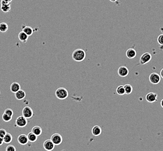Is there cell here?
<instances>
[{
    "instance_id": "52a82bcc",
    "label": "cell",
    "mask_w": 163,
    "mask_h": 151,
    "mask_svg": "<svg viewBox=\"0 0 163 151\" xmlns=\"http://www.w3.org/2000/svg\"><path fill=\"white\" fill-rule=\"evenodd\" d=\"M51 140L55 145H59L63 142V137L59 133L53 134L51 137Z\"/></svg>"
},
{
    "instance_id": "9a60e30c",
    "label": "cell",
    "mask_w": 163,
    "mask_h": 151,
    "mask_svg": "<svg viewBox=\"0 0 163 151\" xmlns=\"http://www.w3.org/2000/svg\"><path fill=\"white\" fill-rule=\"evenodd\" d=\"M22 31H24L25 34H26L28 36H32L33 35L34 30V29L31 27L30 26H25V25H23L22 27Z\"/></svg>"
},
{
    "instance_id": "e575fe53",
    "label": "cell",
    "mask_w": 163,
    "mask_h": 151,
    "mask_svg": "<svg viewBox=\"0 0 163 151\" xmlns=\"http://www.w3.org/2000/svg\"><path fill=\"white\" fill-rule=\"evenodd\" d=\"M0 94H1V91H0Z\"/></svg>"
},
{
    "instance_id": "ac0fdd59",
    "label": "cell",
    "mask_w": 163,
    "mask_h": 151,
    "mask_svg": "<svg viewBox=\"0 0 163 151\" xmlns=\"http://www.w3.org/2000/svg\"><path fill=\"white\" fill-rule=\"evenodd\" d=\"M18 39L21 42L25 43L28 41V40L29 39V36L26 34H25V33L24 31H22L19 33Z\"/></svg>"
},
{
    "instance_id": "d6986e66",
    "label": "cell",
    "mask_w": 163,
    "mask_h": 151,
    "mask_svg": "<svg viewBox=\"0 0 163 151\" xmlns=\"http://www.w3.org/2000/svg\"><path fill=\"white\" fill-rule=\"evenodd\" d=\"M27 136H28V138L29 141L30 142H35L38 140V136L36 135H35V134L34 132H32V131L30 132L28 134Z\"/></svg>"
},
{
    "instance_id": "ffe728a7",
    "label": "cell",
    "mask_w": 163,
    "mask_h": 151,
    "mask_svg": "<svg viewBox=\"0 0 163 151\" xmlns=\"http://www.w3.org/2000/svg\"><path fill=\"white\" fill-rule=\"evenodd\" d=\"M32 132H34L38 137L40 136L42 133V128L39 126H35L32 129Z\"/></svg>"
},
{
    "instance_id": "5b68a950",
    "label": "cell",
    "mask_w": 163,
    "mask_h": 151,
    "mask_svg": "<svg viewBox=\"0 0 163 151\" xmlns=\"http://www.w3.org/2000/svg\"><path fill=\"white\" fill-rule=\"evenodd\" d=\"M22 116H24L27 119H31L34 116L33 110H32V109L30 107L28 106H26L24 108V109H22Z\"/></svg>"
},
{
    "instance_id": "1f68e13d",
    "label": "cell",
    "mask_w": 163,
    "mask_h": 151,
    "mask_svg": "<svg viewBox=\"0 0 163 151\" xmlns=\"http://www.w3.org/2000/svg\"><path fill=\"white\" fill-rule=\"evenodd\" d=\"M3 1L5 2V3H11L12 1V0H3Z\"/></svg>"
},
{
    "instance_id": "7a4b0ae2",
    "label": "cell",
    "mask_w": 163,
    "mask_h": 151,
    "mask_svg": "<svg viewBox=\"0 0 163 151\" xmlns=\"http://www.w3.org/2000/svg\"><path fill=\"white\" fill-rule=\"evenodd\" d=\"M55 95L59 99L63 100L69 96V92L66 88L60 87L56 90Z\"/></svg>"
},
{
    "instance_id": "836d02e7",
    "label": "cell",
    "mask_w": 163,
    "mask_h": 151,
    "mask_svg": "<svg viewBox=\"0 0 163 151\" xmlns=\"http://www.w3.org/2000/svg\"><path fill=\"white\" fill-rule=\"evenodd\" d=\"M109 1L113 3H117V1H118V0H109Z\"/></svg>"
},
{
    "instance_id": "cb8c5ba5",
    "label": "cell",
    "mask_w": 163,
    "mask_h": 151,
    "mask_svg": "<svg viewBox=\"0 0 163 151\" xmlns=\"http://www.w3.org/2000/svg\"><path fill=\"white\" fill-rule=\"evenodd\" d=\"M116 92L119 95H123L125 94V88H124V86L121 85L119 86H118L116 90Z\"/></svg>"
},
{
    "instance_id": "e0dca14e",
    "label": "cell",
    "mask_w": 163,
    "mask_h": 151,
    "mask_svg": "<svg viewBox=\"0 0 163 151\" xmlns=\"http://www.w3.org/2000/svg\"><path fill=\"white\" fill-rule=\"evenodd\" d=\"M102 132V129L99 126H95L92 128V134L94 136H99Z\"/></svg>"
},
{
    "instance_id": "2e32d148",
    "label": "cell",
    "mask_w": 163,
    "mask_h": 151,
    "mask_svg": "<svg viewBox=\"0 0 163 151\" xmlns=\"http://www.w3.org/2000/svg\"><path fill=\"white\" fill-rule=\"evenodd\" d=\"M26 92H25V91L22 90H20L18 91H17V92L15 93V96L17 100H21L24 99L25 97H26Z\"/></svg>"
},
{
    "instance_id": "7402d4cb",
    "label": "cell",
    "mask_w": 163,
    "mask_h": 151,
    "mask_svg": "<svg viewBox=\"0 0 163 151\" xmlns=\"http://www.w3.org/2000/svg\"><path fill=\"white\" fill-rule=\"evenodd\" d=\"M124 88L125 91V94L129 95L130 94H132L133 92V87L132 85L129 84H126L124 86Z\"/></svg>"
},
{
    "instance_id": "9c48e42d",
    "label": "cell",
    "mask_w": 163,
    "mask_h": 151,
    "mask_svg": "<svg viewBox=\"0 0 163 151\" xmlns=\"http://www.w3.org/2000/svg\"><path fill=\"white\" fill-rule=\"evenodd\" d=\"M43 148L47 151H52L55 149V145L51 140H47L43 142Z\"/></svg>"
},
{
    "instance_id": "7c38bea8",
    "label": "cell",
    "mask_w": 163,
    "mask_h": 151,
    "mask_svg": "<svg viewBox=\"0 0 163 151\" xmlns=\"http://www.w3.org/2000/svg\"><path fill=\"white\" fill-rule=\"evenodd\" d=\"M137 53L134 48H129L126 52V56L129 59H133L136 57Z\"/></svg>"
},
{
    "instance_id": "3957f363",
    "label": "cell",
    "mask_w": 163,
    "mask_h": 151,
    "mask_svg": "<svg viewBox=\"0 0 163 151\" xmlns=\"http://www.w3.org/2000/svg\"><path fill=\"white\" fill-rule=\"evenodd\" d=\"M152 59V54L148 52L144 53L141 55L139 61V65H144L149 63Z\"/></svg>"
},
{
    "instance_id": "f1b7e54d",
    "label": "cell",
    "mask_w": 163,
    "mask_h": 151,
    "mask_svg": "<svg viewBox=\"0 0 163 151\" xmlns=\"http://www.w3.org/2000/svg\"><path fill=\"white\" fill-rule=\"evenodd\" d=\"M6 133H7V131L5 129H4V128L0 129V137L3 138L5 136Z\"/></svg>"
},
{
    "instance_id": "603a6c76",
    "label": "cell",
    "mask_w": 163,
    "mask_h": 151,
    "mask_svg": "<svg viewBox=\"0 0 163 151\" xmlns=\"http://www.w3.org/2000/svg\"><path fill=\"white\" fill-rule=\"evenodd\" d=\"M8 30V25L7 23L3 22L0 23V32L5 33Z\"/></svg>"
},
{
    "instance_id": "6da1fadb",
    "label": "cell",
    "mask_w": 163,
    "mask_h": 151,
    "mask_svg": "<svg viewBox=\"0 0 163 151\" xmlns=\"http://www.w3.org/2000/svg\"><path fill=\"white\" fill-rule=\"evenodd\" d=\"M86 57V53L84 49L78 48L73 51L72 58L75 62H82Z\"/></svg>"
},
{
    "instance_id": "8fae6325",
    "label": "cell",
    "mask_w": 163,
    "mask_h": 151,
    "mask_svg": "<svg viewBox=\"0 0 163 151\" xmlns=\"http://www.w3.org/2000/svg\"><path fill=\"white\" fill-rule=\"evenodd\" d=\"M17 141L20 144L22 145H26L29 142L28 136L25 134H21V135H20L17 138Z\"/></svg>"
},
{
    "instance_id": "5bb4252c",
    "label": "cell",
    "mask_w": 163,
    "mask_h": 151,
    "mask_svg": "<svg viewBox=\"0 0 163 151\" xmlns=\"http://www.w3.org/2000/svg\"><path fill=\"white\" fill-rule=\"evenodd\" d=\"M1 9L4 13H8L11 11V4L10 3H5L3 0L1 2Z\"/></svg>"
},
{
    "instance_id": "4fadbf2b",
    "label": "cell",
    "mask_w": 163,
    "mask_h": 151,
    "mask_svg": "<svg viewBox=\"0 0 163 151\" xmlns=\"http://www.w3.org/2000/svg\"><path fill=\"white\" fill-rule=\"evenodd\" d=\"M21 90V85L18 82H13L10 86V91L13 92L15 93L19 90Z\"/></svg>"
},
{
    "instance_id": "30bf717a",
    "label": "cell",
    "mask_w": 163,
    "mask_h": 151,
    "mask_svg": "<svg viewBox=\"0 0 163 151\" xmlns=\"http://www.w3.org/2000/svg\"><path fill=\"white\" fill-rule=\"evenodd\" d=\"M129 71L127 67L125 66H120L118 70V73L119 76L121 77H126L129 75Z\"/></svg>"
},
{
    "instance_id": "83f0119b",
    "label": "cell",
    "mask_w": 163,
    "mask_h": 151,
    "mask_svg": "<svg viewBox=\"0 0 163 151\" xmlns=\"http://www.w3.org/2000/svg\"><path fill=\"white\" fill-rule=\"evenodd\" d=\"M4 113H5V114H8V115H9V116H13V110H12V109H10V108H7V109H6L5 110V111H4Z\"/></svg>"
},
{
    "instance_id": "d4e9b609",
    "label": "cell",
    "mask_w": 163,
    "mask_h": 151,
    "mask_svg": "<svg viewBox=\"0 0 163 151\" xmlns=\"http://www.w3.org/2000/svg\"><path fill=\"white\" fill-rule=\"evenodd\" d=\"M2 119H3V121H4L5 122H9L12 120V117L5 114V113H4L2 115Z\"/></svg>"
},
{
    "instance_id": "277c9868",
    "label": "cell",
    "mask_w": 163,
    "mask_h": 151,
    "mask_svg": "<svg viewBox=\"0 0 163 151\" xmlns=\"http://www.w3.org/2000/svg\"><path fill=\"white\" fill-rule=\"evenodd\" d=\"M15 124L17 127L20 128L25 127L28 124V120L24 116H20L15 120Z\"/></svg>"
},
{
    "instance_id": "4dcf8cb0",
    "label": "cell",
    "mask_w": 163,
    "mask_h": 151,
    "mask_svg": "<svg viewBox=\"0 0 163 151\" xmlns=\"http://www.w3.org/2000/svg\"><path fill=\"white\" fill-rule=\"evenodd\" d=\"M160 76H161V77L162 78H163V68L161 69V72H160Z\"/></svg>"
},
{
    "instance_id": "4316f807",
    "label": "cell",
    "mask_w": 163,
    "mask_h": 151,
    "mask_svg": "<svg viewBox=\"0 0 163 151\" xmlns=\"http://www.w3.org/2000/svg\"><path fill=\"white\" fill-rule=\"evenodd\" d=\"M157 42L160 45L163 46V34H161L158 36L157 38Z\"/></svg>"
},
{
    "instance_id": "44dd1931",
    "label": "cell",
    "mask_w": 163,
    "mask_h": 151,
    "mask_svg": "<svg viewBox=\"0 0 163 151\" xmlns=\"http://www.w3.org/2000/svg\"><path fill=\"white\" fill-rule=\"evenodd\" d=\"M3 140H4V143L7 144H10L12 141V136L10 133L7 132L5 136L3 137Z\"/></svg>"
},
{
    "instance_id": "f546056e",
    "label": "cell",
    "mask_w": 163,
    "mask_h": 151,
    "mask_svg": "<svg viewBox=\"0 0 163 151\" xmlns=\"http://www.w3.org/2000/svg\"><path fill=\"white\" fill-rule=\"evenodd\" d=\"M4 143V140H3V138L2 137H0V146L2 145Z\"/></svg>"
},
{
    "instance_id": "8992f818",
    "label": "cell",
    "mask_w": 163,
    "mask_h": 151,
    "mask_svg": "<svg viewBox=\"0 0 163 151\" xmlns=\"http://www.w3.org/2000/svg\"><path fill=\"white\" fill-rule=\"evenodd\" d=\"M149 81L153 84H158L161 81V77L157 73H152L149 76Z\"/></svg>"
},
{
    "instance_id": "d6a6232c",
    "label": "cell",
    "mask_w": 163,
    "mask_h": 151,
    "mask_svg": "<svg viewBox=\"0 0 163 151\" xmlns=\"http://www.w3.org/2000/svg\"><path fill=\"white\" fill-rule=\"evenodd\" d=\"M160 104H161V107L163 108V99L161 100V102H160Z\"/></svg>"
},
{
    "instance_id": "ba28073f",
    "label": "cell",
    "mask_w": 163,
    "mask_h": 151,
    "mask_svg": "<svg viewBox=\"0 0 163 151\" xmlns=\"http://www.w3.org/2000/svg\"><path fill=\"white\" fill-rule=\"evenodd\" d=\"M157 94L155 92H149L145 95V99L149 103H154L157 101Z\"/></svg>"
},
{
    "instance_id": "484cf974",
    "label": "cell",
    "mask_w": 163,
    "mask_h": 151,
    "mask_svg": "<svg viewBox=\"0 0 163 151\" xmlns=\"http://www.w3.org/2000/svg\"><path fill=\"white\" fill-rule=\"evenodd\" d=\"M6 151H17L16 148L13 145H8L5 149Z\"/></svg>"
}]
</instances>
